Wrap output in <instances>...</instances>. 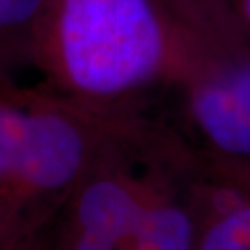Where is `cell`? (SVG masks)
<instances>
[{
  "instance_id": "obj_1",
  "label": "cell",
  "mask_w": 250,
  "mask_h": 250,
  "mask_svg": "<svg viewBox=\"0 0 250 250\" xmlns=\"http://www.w3.org/2000/svg\"><path fill=\"white\" fill-rule=\"evenodd\" d=\"M202 39L160 0H50L32 65L65 97L139 104L145 93L180 80Z\"/></svg>"
},
{
  "instance_id": "obj_2",
  "label": "cell",
  "mask_w": 250,
  "mask_h": 250,
  "mask_svg": "<svg viewBox=\"0 0 250 250\" xmlns=\"http://www.w3.org/2000/svg\"><path fill=\"white\" fill-rule=\"evenodd\" d=\"M172 89L197 139L193 150L250 165V48L232 39H202Z\"/></svg>"
},
{
  "instance_id": "obj_3",
  "label": "cell",
  "mask_w": 250,
  "mask_h": 250,
  "mask_svg": "<svg viewBox=\"0 0 250 250\" xmlns=\"http://www.w3.org/2000/svg\"><path fill=\"white\" fill-rule=\"evenodd\" d=\"M165 146L113 156L82 180L50 228L52 250H130L145 167Z\"/></svg>"
},
{
  "instance_id": "obj_4",
  "label": "cell",
  "mask_w": 250,
  "mask_h": 250,
  "mask_svg": "<svg viewBox=\"0 0 250 250\" xmlns=\"http://www.w3.org/2000/svg\"><path fill=\"white\" fill-rule=\"evenodd\" d=\"M191 150L172 143L145 167V189L130 250H193L195 215L188 193Z\"/></svg>"
},
{
  "instance_id": "obj_5",
  "label": "cell",
  "mask_w": 250,
  "mask_h": 250,
  "mask_svg": "<svg viewBox=\"0 0 250 250\" xmlns=\"http://www.w3.org/2000/svg\"><path fill=\"white\" fill-rule=\"evenodd\" d=\"M188 193L195 215L193 250H250V193L206 169L191 154Z\"/></svg>"
},
{
  "instance_id": "obj_6",
  "label": "cell",
  "mask_w": 250,
  "mask_h": 250,
  "mask_svg": "<svg viewBox=\"0 0 250 250\" xmlns=\"http://www.w3.org/2000/svg\"><path fill=\"white\" fill-rule=\"evenodd\" d=\"M50 0H0V76L32 63L36 37Z\"/></svg>"
},
{
  "instance_id": "obj_7",
  "label": "cell",
  "mask_w": 250,
  "mask_h": 250,
  "mask_svg": "<svg viewBox=\"0 0 250 250\" xmlns=\"http://www.w3.org/2000/svg\"><path fill=\"white\" fill-rule=\"evenodd\" d=\"M186 28L206 39H226L228 0H160Z\"/></svg>"
},
{
  "instance_id": "obj_8",
  "label": "cell",
  "mask_w": 250,
  "mask_h": 250,
  "mask_svg": "<svg viewBox=\"0 0 250 250\" xmlns=\"http://www.w3.org/2000/svg\"><path fill=\"white\" fill-rule=\"evenodd\" d=\"M226 39L250 48V0H228Z\"/></svg>"
},
{
  "instance_id": "obj_9",
  "label": "cell",
  "mask_w": 250,
  "mask_h": 250,
  "mask_svg": "<svg viewBox=\"0 0 250 250\" xmlns=\"http://www.w3.org/2000/svg\"><path fill=\"white\" fill-rule=\"evenodd\" d=\"M202 163H204L206 169H209L215 174H219V176H223V178L237 184L239 188L247 189L250 193V165L217 161V160H209V158H204Z\"/></svg>"
},
{
  "instance_id": "obj_10",
  "label": "cell",
  "mask_w": 250,
  "mask_h": 250,
  "mask_svg": "<svg viewBox=\"0 0 250 250\" xmlns=\"http://www.w3.org/2000/svg\"><path fill=\"white\" fill-rule=\"evenodd\" d=\"M24 250H52V245H50V232L45 233L43 237H39L36 243H32V245Z\"/></svg>"
},
{
  "instance_id": "obj_11",
  "label": "cell",
  "mask_w": 250,
  "mask_h": 250,
  "mask_svg": "<svg viewBox=\"0 0 250 250\" xmlns=\"http://www.w3.org/2000/svg\"><path fill=\"white\" fill-rule=\"evenodd\" d=\"M26 249H28V247H26ZM0 250H11V249H9V247H6V245H4V243L0 241ZM22 250H24V249H22Z\"/></svg>"
}]
</instances>
